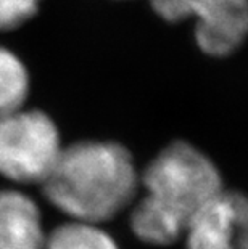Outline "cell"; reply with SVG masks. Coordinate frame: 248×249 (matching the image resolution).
I'll return each instance as SVG.
<instances>
[{"mask_svg": "<svg viewBox=\"0 0 248 249\" xmlns=\"http://www.w3.org/2000/svg\"><path fill=\"white\" fill-rule=\"evenodd\" d=\"M163 19L179 23L195 18V39L211 56H228L239 49L247 36V0H150Z\"/></svg>", "mask_w": 248, "mask_h": 249, "instance_id": "obj_4", "label": "cell"}, {"mask_svg": "<svg viewBox=\"0 0 248 249\" xmlns=\"http://www.w3.org/2000/svg\"><path fill=\"white\" fill-rule=\"evenodd\" d=\"M55 123L42 111L0 116V174L19 183H42L61 153Z\"/></svg>", "mask_w": 248, "mask_h": 249, "instance_id": "obj_3", "label": "cell"}, {"mask_svg": "<svg viewBox=\"0 0 248 249\" xmlns=\"http://www.w3.org/2000/svg\"><path fill=\"white\" fill-rule=\"evenodd\" d=\"M42 185L50 203L73 220L98 225L133 201L139 176L118 143L81 142L63 148Z\"/></svg>", "mask_w": 248, "mask_h": 249, "instance_id": "obj_2", "label": "cell"}, {"mask_svg": "<svg viewBox=\"0 0 248 249\" xmlns=\"http://www.w3.org/2000/svg\"><path fill=\"white\" fill-rule=\"evenodd\" d=\"M147 196L135 206L131 227L139 240L156 246L176 243L192 217L223 192L218 169L202 151L174 142L144 174Z\"/></svg>", "mask_w": 248, "mask_h": 249, "instance_id": "obj_1", "label": "cell"}, {"mask_svg": "<svg viewBox=\"0 0 248 249\" xmlns=\"http://www.w3.org/2000/svg\"><path fill=\"white\" fill-rule=\"evenodd\" d=\"M40 0H0V31L15 29L38 12Z\"/></svg>", "mask_w": 248, "mask_h": 249, "instance_id": "obj_9", "label": "cell"}, {"mask_svg": "<svg viewBox=\"0 0 248 249\" xmlns=\"http://www.w3.org/2000/svg\"><path fill=\"white\" fill-rule=\"evenodd\" d=\"M40 211L29 196L0 192V249H44Z\"/></svg>", "mask_w": 248, "mask_h": 249, "instance_id": "obj_6", "label": "cell"}, {"mask_svg": "<svg viewBox=\"0 0 248 249\" xmlns=\"http://www.w3.org/2000/svg\"><path fill=\"white\" fill-rule=\"evenodd\" d=\"M44 249H119L116 241L97 224L73 220L45 236Z\"/></svg>", "mask_w": 248, "mask_h": 249, "instance_id": "obj_7", "label": "cell"}, {"mask_svg": "<svg viewBox=\"0 0 248 249\" xmlns=\"http://www.w3.org/2000/svg\"><path fill=\"white\" fill-rule=\"evenodd\" d=\"M187 249H248V209L240 193L221 192L192 217Z\"/></svg>", "mask_w": 248, "mask_h": 249, "instance_id": "obj_5", "label": "cell"}, {"mask_svg": "<svg viewBox=\"0 0 248 249\" xmlns=\"http://www.w3.org/2000/svg\"><path fill=\"white\" fill-rule=\"evenodd\" d=\"M29 92V76L19 58L0 47V116L21 109Z\"/></svg>", "mask_w": 248, "mask_h": 249, "instance_id": "obj_8", "label": "cell"}]
</instances>
